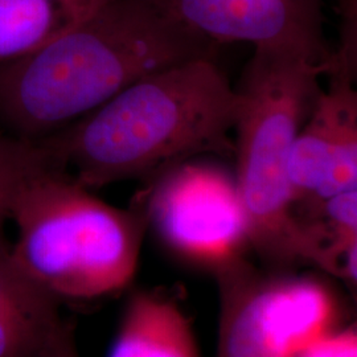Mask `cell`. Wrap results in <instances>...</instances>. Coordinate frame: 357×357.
I'll list each match as a JSON object with an SVG mask.
<instances>
[{
	"label": "cell",
	"instance_id": "cell-12",
	"mask_svg": "<svg viewBox=\"0 0 357 357\" xmlns=\"http://www.w3.org/2000/svg\"><path fill=\"white\" fill-rule=\"evenodd\" d=\"M48 162L38 143L22 141L0 130V218L7 220L13 193L24 178Z\"/></svg>",
	"mask_w": 357,
	"mask_h": 357
},
{
	"label": "cell",
	"instance_id": "cell-4",
	"mask_svg": "<svg viewBox=\"0 0 357 357\" xmlns=\"http://www.w3.org/2000/svg\"><path fill=\"white\" fill-rule=\"evenodd\" d=\"M7 220L16 228V265L60 302L93 301L128 289L149 229L137 196L128 208L107 204L50 156L19 184Z\"/></svg>",
	"mask_w": 357,
	"mask_h": 357
},
{
	"label": "cell",
	"instance_id": "cell-3",
	"mask_svg": "<svg viewBox=\"0 0 357 357\" xmlns=\"http://www.w3.org/2000/svg\"><path fill=\"white\" fill-rule=\"evenodd\" d=\"M328 69L291 52L255 50L237 88L234 180L250 248L275 271L312 266L335 275L318 231L298 213L289 180L294 141Z\"/></svg>",
	"mask_w": 357,
	"mask_h": 357
},
{
	"label": "cell",
	"instance_id": "cell-2",
	"mask_svg": "<svg viewBox=\"0 0 357 357\" xmlns=\"http://www.w3.org/2000/svg\"><path fill=\"white\" fill-rule=\"evenodd\" d=\"M238 90L215 57L143 77L89 114L36 142L88 190L149 183L202 155L234 156Z\"/></svg>",
	"mask_w": 357,
	"mask_h": 357
},
{
	"label": "cell",
	"instance_id": "cell-9",
	"mask_svg": "<svg viewBox=\"0 0 357 357\" xmlns=\"http://www.w3.org/2000/svg\"><path fill=\"white\" fill-rule=\"evenodd\" d=\"M0 218V357H41L63 327L60 301L16 265Z\"/></svg>",
	"mask_w": 357,
	"mask_h": 357
},
{
	"label": "cell",
	"instance_id": "cell-5",
	"mask_svg": "<svg viewBox=\"0 0 357 357\" xmlns=\"http://www.w3.org/2000/svg\"><path fill=\"white\" fill-rule=\"evenodd\" d=\"M218 357H295L340 326V305L318 277L262 273L249 262L216 275Z\"/></svg>",
	"mask_w": 357,
	"mask_h": 357
},
{
	"label": "cell",
	"instance_id": "cell-8",
	"mask_svg": "<svg viewBox=\"0 0 357 357\" xmlns=\"http://www.w3.org/2000/svg\"><path fill=\"white\" fill-rule=\"evenodd\" d=\"M299 130L289 162L296 209L357 190V91L355 77L331 73Z\"/></svg>",
	"mask_w": 357,
	"mask_h": 357
},
{
	"label": "cell",
	"instance_id": "cell-1",
	"mask_svg": "<svg viewBox=\"0 0 357 357\" xmlns=\"http://www.w3.org/2000/svg\"><path fill=\"white\" fill-rule=\"evenodd\" d=\"M160 0H98L38 52L0 65V130L41 141L143 77L215 57Z\"/></svg>",
	"mask_w": 357,
	"mask_h": 357
},
{
	"label": "cell",
	"instance_id": "cell-14",
	"mask_svg": "<svg viewBox=\"0 0 357 357\" xmlns=\"http://www.w3.org/2000/svg\"><path fill=\"white\" fill-rule=\"evenodd\" d=\"M41 357H79L75 328L66 320Z\"/></svg>",
	"mask_w": 357,
	"mask_h": 357
},
{
	"label": "cell",
	"instance_id": "cell-10",
	"mask_svg": "<svg viewBox=\"0 0 357 357\" xmlns=\"http://www.w3.org/2000/svg\"><path fill=\"white\" fill-rule=\"evenodd\" d=\"M109 357H200L192 320L172 295L138 290L128 298Z\"/></svg>",
	"mask_w": 357,
	"mask_h": 357
},
{
	"label": "cell",
	"instance_id": "cell-13",
	"mask_svg": "<svg viewBox=\"0 0 357 357\" xmlns=\"http://www.w3.org/2000/svg\"><path fill=\"white\" fill-rule=\"evenodd\" d=\"M295 357H357L356 326L335 327L305 345Z\"/></svg>",
	"mask_w": 357,
	"mask_h": 357
},
{
	"label": "cell",
	"instance_id": "cell-11",
	"mask_svg": "<svg viewBox=\"0 0 357 357\" xmlns=\"http://www.w3.org/2000/svg\"><path fill=\"white\" fill-rule=\"evenodd\" d=\"M98 0H0V65L26 57L73 26Z\"/></svg>",
	"mask_w": 357,
	"mask_h": 357
},
{
	"label": "cell",
	"instance_id": "cell-6",
	"mask_svg": "<svg viewBox=\"0 0 357 357\" xmlns=\"http://www.w3.org/2000/svg\"><path fill=\"white\" fill-rule=\"evenodd\" d=\"M138 192L159 240L180 261L217 274L252 250L234 175L197 159L159 175Z\"/></svg>",
	"mask_w": 357,
	"mask_h": 357
},
{
	"label": "cell",
	"instance_id": "cell-7",
	"mask_svg": "<svg viewBox=\"0 0 357 357\" xmlns=\"http://www.w3.org/2000/svg\"><path fill=\"white\" fill-rule=\"evenodd\" d=\"M181 24L217 45L291 52L330 64L324 35L328 0H160Z\"/></svg>",
	"mask_w": 357,
	"mask_h": 357
}]
</instances>
